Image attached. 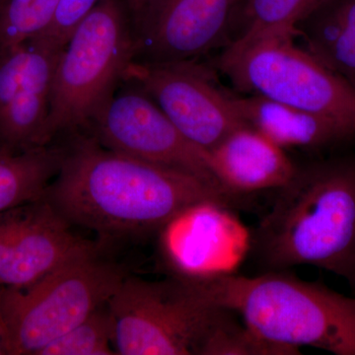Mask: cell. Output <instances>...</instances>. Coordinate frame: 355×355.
<instances>
[{
  "instance_id": "6da1fadb",
  "label": "cell",
  "mask_w": 355,
  "mask_h": 355,
  "mask_svg": "<svg viewBox=\"0 0 355 355\" xmlns=\"http://www.w3.org/2000/svg\"><path fill=\"white\" fill-rule=\"evenodd\" d=\"M44 200L69 223L101 237L160 231L203 200L228 205L232 196L207 180L105 148L89 133L70 135Z\"/></svg>"
},
{
  "instance_id": "7a4b0ae2",
  "label": "cell",
  "mask_w": 355,
  "mask_h": 355,
  "mask_svg": "<svg viewBox=\"0 0 355 355\" xmlns=\"http://www.w3.org/2000/svg\"><path fill=\"white\" fill-rule=\"evenodd\" d=\"M250 252L265 270L313 266L355 284V157L298 167L252 231Z\"/></svg>"
},
{
  "instance_id": "3957f363",
  "label": "cell",
  "mask_w": 355,
  "mask_h": 355,
  "mask_svg": "<svg viewBox=\"0 0 355 355\" xmlns=\"http://www.w3.org/2000/svg\"><path fill=\"white\" fill-rule=\"evenodd\" d=\"M189 280L210 304L237 315L254 335L284 352L303 347L355 355V297L286 270Z\"/></svg>"
},
{
  "instance_id": "277c9868",
  "label": "cell",
  "mask_w": 355,
  "mask_h": 355,
  "mask_svg": "<svg viewBox=\"0 0 355 355\" xmlns=\"http://www.w3.org/2000/svg\"><path fill=\"white\" fill-rule=\"evenodd\" d=\"M94 243L34 284L0 287L8 355H39L49 343L108 304L128 277Z\"/></svg>"
},
{
  "instance_id": "5b68a950",
  "label": "cell",
  "mask_w": 355,
  "mask_h": 355,
  "mask_svg": "<svg viewBox=\"0 0 355 355\" xmlns=\"http://www.w3.org/2000/svg\"><path fill=\"white\" fill-rule=\"evenodd\" d=\"M135 44L123 0H102L77 26L53 74L49 119L53 141L86 130L123 81Z\"/></svg>"
},
{
  "instance_id": "8992f818",
  "label": "cell",
  "mask_w": 355,
  "mask_h": 355,
  "mask_svg": "<svg viewBox=\"0 0 355 355\" xmlns=\"http://www.w3.org/2000/svg\"><path fill=\"white\" fill-rule=\"evenodd\" d=\"M217 65L242 92L328 116L355 132V88L298 46L294 29L228 44Z\"/></svg>"
},
{
  "instance_id": "52a82bcc",
  "label": "cell",
  "mask_w": 355,
  "mask_h": 355,
  "mask_svg": "<svg viewBox=\"0 0 355 355\" xmlns=\"http://www.w3.org/2000/svg\"><path fill=\"white\" fill-rule=\"evenodd\" d=\"M108 305L121 355H202L227 311L176 277L151 282L128 275Z\"/></svg>"
},
{
  "instance_id": "ba28073f",
  "label": "cell",
  "mask_w": 355,
  "mask_h": 355,
  "mask_svg": "<svg viewBox=\"0 0 355 355\" xmlns=\"http://www.w3.org/2000/svg\"><path fill=\"white\" fill-rule=\"evenodd\" d=\"M123 81L144 91L193 146L207 153L246 123L232 95L212 83L207 70L191 62L132 60Z\"/></svg>"
},
{
  "instance_id": "9c48e42d",
  "label": "cell",
  "mask_w": 355,
  "mask_h": 355,
  "mask_svg": "<svg viewBox=\"0 0 355 355\" xmlns=\"http://www.w3.org/2000/svg\"><path fill=\"white\" fill-rule=\"evenodd\" d=\"M127 83L98 111L85 132L114 153L191 173L221 188L207 153L189 141L142 89Z\"/></svg>"
},
{
  "instance_id": "30bf717a",
  "label": "cell",
  "mask_w": 355,
  "mask_h": 355,
  "mask_svg": "<svg viewBox=\"0 0 355 355\" xmlns=\"http://www.w3.org/2000/svg\"><path fill=\"white\" fill-rule=\"evenodd\" d=\"M62 51L38 39L0 51V154L53 144L49 132L53 74Z\"/></svg>"
},
{
  "instance_id": "8fae6325",
  "label": "cell",
  "mask_w": 355,
  "mask_h": 355,
  "mask_svg": "<svg viewBox=\"0 0 355 355\" xmlns=\"http://www.w3.org/2000/svg\"><path fill=\"white\" fill-rule=\"evenodd\" d=\"M161 250L173 277L198 280L234 273L250 251L251 233L228 205L203 200L161 229Z\"/></svg>"
},
{
  "instance_id": "7c38bea8",
  "label": "cell",
  "mask_w": 355,
  "mask_h": 355,
  "mask_svg": "<svg viewBox=\"0 0 355 355\" xmlns=\"http://www.w3.org/2000/svg\"><path fill=\"white\" fill-rule=\"evenodd\" d=\"M241 0H158L135 35V58L141 62H191L225 48Z\"/></svg>"
},
{
  "instance_id": "4fadbf2b",
  "label": "cell",
  "mask_w": 355,
  "mask_h": 355,
  "mask_svg": "<svg viewBox=\"0 0 355 355\" xmlns=\"http://www.w3.org/2000/svg\"><path fill=\"white\" fill-rule=\"evenodd\" d=\"M69 225L44 198L24 205L0 287L30 286L92 244L74 235Z\"/></svg>"
},
{
  "instance_id": "5bb4252c",
  "label": "cell",
  "mask_w": 355,
  "mask_h": 355,
  "mask_svg": "<svg viewBox=\"0 0 355 355\" xmlns=\"http://www.w3.org/2000/svg\"><path fill=\"white\" fill-rule=\"evenodd\" d=\"M207 157L214 179L230 196L277 191L297 169L284 148L248 125L207 151Z\"/></svg>"
},
{
  "instance_id": "9a60e30c",
  "label": "cell",
  "mask_w": 355,
  "mask_h": 355,
  "mask_svg": "<svg viewBox=\"0 0 355 355\" xmlns=\"http://www.w3.org/2000/svg\"><path fill=\"white\" fill-rule=\"evenodd\" d=\"M248 125L284 148L324 149L355 139V132L328 116L273 101L263 96H233Z\"/></svg>"
},
{
  "instance_id": "2e32d148",
  "label": "cell",
  "mask_w": 355,
  "mask_h": 355,
  "mask_svg": "<svg viewBox=\"0 0 355 355\" xmlns=\"http://www.w3.org/2000/svg\"><path fill=\"white\" fill-rule=\"evenodd\" d=\"M294 33L306 51L355 88V0H326Z\"/></svg>"
},
{
  "instance_id": "e0dca14e",
  "label": "cell",
  "mask_w": 355,
  "mask_h": 355,
  "mask_svg": "<svg viewBox=\"0 0 355 355\" xmlns=\"http://www.w3.org/2000/svg\"><path fill=\"white\" fill-rule=\"evenodd\" d=\"M62 157L64 146L53 144L13 155L0 154V214L42 200Z\"/></svg>"
},
{
  "instance_id": "ac0fdd59",
  "label": "cell",
  "mask_w": 355,
  "mask_h": 355,
  "mask_svg": "<svg viewBox=\"0 0 355 355\" xmlns=\"http://www.w3.org/2000/svg\"><path fill=\"white\" fill-rule=\"evenodd\" d=\"M324 1L241 0L228 44L249 41L275 30L294 29Z\"/></svg>"
},
{
  "instance_id": "d6986e66",
  "label": "cell",
  "mask_w": 355,
  "mask_h": 355,
  "mask_svg": "<svg viewBox=\"0 0 355 355\" xmlns=\"http://www.w3.org/2000/svg\"><path fill=\"white\" fill-rule=\"evenodd\" d=\"M58 3L60 0H0V51L43 34Z\"/></svg>"
},
{
  "instance_id": "ffe728a7",
  "label": "cell",
  "mask_w": 355,
  "mask_h": 355,
  "mask_svg": "<svg viewBox=\"0 0 355 355\" xmlns=\"http://www.w3.org/2000/svg\"><path fill=\"white\" fill-rule=\"evenodd\" d=\"M114 322L106 304L49 343L39 355H113Z\"/></svg>"
},
{
  "instance_id": "44dd1931",
  "label": "cell",
  "mask_w": 355,
  "mask_h": 355,
  "mask_svg": "<svg viewBox=\"0 0 355 355\" xmlns=\"http://www.w3.org/2000/svg\"><path fill=\"white\" fill-rule=\"evenodd\" d=\"M102 0H60L50 27L36 39L62 51L77 26Z\"/></svg>"
},
{
  "instance_id": "7402d4cb",
  "label": "cell",
  "mask_w": 355,
  "mask_h": 355,
  "mask_svg": "<svg viewBox=\"0 0 355 355\" xmlns=\"http://www.w3.org/2000/svg\"><path fill=\"white\" fill-rule=\"evenodd\" d=\"M23 207L0 214V275L10 259L14 241L19 228Z\"/></svg>"
},
{
  "instance_id": "603a6c76",
  "label": "cell",
  "mask_w": 355,
  "mask_h": 355,
  "mask_svg": "<svg viewBox=\"0 0 355 355\" xmlns=\"http://www.w3.org/2000/svg\"><path fill=\"white\" fill-rule=\"evenodd\" d=\"M157 1L158 0H123L125 6L127 7L128 16H130L135 37L153 12L154 6Z\"/></svg>"
},
{
  "instance_id": "cb8c5ba5",
  "label": "cell",
  "mask_w": 355,
  "mask_h": 355,
  "mask_svg": "<svg viewBox=\"0 0 355 355\" xmlns=\"http://www.w3.org/2000/svg\"><path fill=\"white\" fill-rule=\"evenodd\" d=\"M3 354L8 355V347H7L6 327H4L3 318L0 309V355Z\"/></svg>"
},
{
  "instance_id": "d4e9b609",
  "label": "cell",
  "mask_w": 355,
  "mask_h": 355,
  "mask_svg": "<svg viewBox=\"0 0 355 355\" xmlns=\"http://www.w3.org/2000/svg\"><path fill=\"white\" fill-rule=\"evenodd\" d=\"M352 289H354V291H355V284H354V288H352Z\"/></svg>"
}]
</instances>
